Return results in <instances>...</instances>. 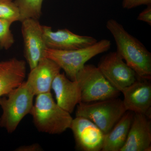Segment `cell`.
I'll use <instances>...</instances> for the list:
<instances>
[{"mask_svg":"<svg viewBox=\"0 0 151 151\" xmlns=\"http://www.w3.org/2000/svg\"><path fill=\"white\" fill-rule=\"evenodd\" d=\"M51 89L55 94L58 105L70 114L81 102V92L77 81L70 80L64 73H60L56 76Z\"/></svg>","mask_w":151,"mask_h":151,"instance_id":"obj_14","label":"cell"},{"mask_svg":"<svg viewBox=\"0 0 151 151\" xmlns=\"http://www.w3.org/2000/svg\"><path fill=\"white\" fill-rule=\"evenodd\" d=\"M151 4V0H123L122 6L124 9H130L143 5L148 6Z\"/></svg>","mask_w":151,"mask_h":151,"instance_id":"obj_20","label":"cell"},{"mask_svg":"<svg viewBox=\"0 0 151 151\" xmlns=\"http://www.w3.org/2000/svg\"><path fill=\"white\" fill-rule=\"evenodd\" d=\"M61 69L56 63L44 57L30 70L25 81L27 86L35 96L50 92L52 82Z\"/></svg>","mask_w":151,"mask_h":151,"instance_id":"obj_12","label":"cell"},{"mask_svg":"<svg viewBox=\"0 0 151 151\" xmlns=\"http://www.w3.org/2000/svg\"><path fill=\"white\" fill-rule=\"evenodd\" d=\"M1 49H2L1 47V46H0V50H1Z\"/></svg>","mask_w":151,"mask_h":151,"instance_id":"obj_23","label":"cell"},{"mask_svg":"<svg viewBox=\"0 0 151 151\" xmlns=\"http://www.w3.org/2000/svg\"><path fill=\"white\" fill-rule=\"evenodd\" d=\"M19 10L13 0H0V19L7 20L12 24L20 21Z\"/></svg>","mask_w":151,"mask_h":151,"instance_id":"obj_18","label":"cell"},{"mask_svg":"<svg viewBox=\"0 0 151 151\" xmlns=\"http://www.w3.org/2000/svg\"><path fill=\"white\" fill-rule=\"evenodd\" d=\"M137 19L138 20L145 22L150 26L151 25V5H148L147 9H145L139 14Z\"/></svg>","mask_w":151,"mask_h":151,"instance_id":"obj_21","label":"cell"},{"mask_svg":"<svg viewBox=\"0 0 151 151\" xmlns=\"http://www.w3.org/2000/svg\"><path fill=\"white\" fill-rule=\"evenodd\" d=\"M70 129L73 132L76 146L80 150H102L105 134L97 125L89 119L76 116L73 119Z\"/></svg>","mask_w":151,"mask_h":151,"instance_id":"obj_9","label":"cell"},{"mask_svg":"<svg viewBox=\"0 0 151 151\" xmlns=\"http://www.w3.org/2000/svg\"><path fill=\"white\" fill-rule=\"evenodd\" d=\"M150 80L138 78L122 89L123 101L127 111L144 114L151 119V84Z\"/></svg>","mask_w":151,"mask_h":151,"instance_id":"obj_11","label":"cell"},{"mask_svg":"<svg viewBox=\"0 0 151 151\" xmlns=\"http://www.w3.org/2000/svg\"><path fill=\"white\" fill-rule=\"evenodd\" d=\"M97 67L109 83L120 92L138 78L135 71L116 51L102 57Z\"/></svg>","mask_w":151,"mask_h":151,"instance_id":"obj_7","label":"cell"},{"mask_svg":"<svg viewBox=\"0 0 151 151\" xmlns=\"http://www.w3.org/2000/svg\"><path fill=\"white\" fill-rule=\"evenodd\" d=\"M21 22L24 56L31 70L44 57L47 47L44 38L42 25L38 19L29 18Z\"/></svg>","mask_w":151,"mask_h":151,"instance_id":"obj_8","label":"cell"},{"mask_svg":"<svg viewBox=\"0 0 151 151\" xmlns=\"http://www.w3.org/2000/svg\"><path fill=\"white\" fill-rule=\"evenodd\" d=\"M106 26L115 40L116 52L127 65L135 71L138 78L150 80L151 52L117 21L110 19Z\"/></svg>","mask_w":151,"mask_h":151,"instance_id":"obj_1","label":"cell"},{"mask_svg":"<svg viewBox=\"0 0 151 151\" xmlns=\"http://www.w3.org/2000/svg\"><path fill=\"white\" fill-rule=\"evenodd\" d=\"M151 150L150 119L134 113L127 141L121 151H150Z\"/></svg>","mask_w":151,"mask_h":151,"instance_id":"obj_13","label":"cell"},{"mask_svg":"<svg viewBox=\"0 0 151 151\" xmlns=\"http://www.w3.org/2000/svg\"><path fill=\"white\" fill-rule=\"evenodd\" d=\"M26 63L15 58L0 62V99L24 81Z\"/></svg>","mask_w":151,"mask_h":151,"instance_id":"obj_15","label":"cell"},{"mask_svg":"<svg viewBox=\"0 0 151 151\" xmlns=\"http://www.w3.org/2000/svg\"><path fill=\"white\" fill-rule=\"evenodd\" d=\"M12 24L4 19H0V46L7 50L14 43V38L10 27Z\"/></svg>","mask_w":151,"mask_h":151,"instance_id":"obj_19","label":"cell"},{"mask_svg":"<svg viewBox=\"0 0 151 151\" xmlns=\"http://www.w3.org/2000/svg\"><path fill=\"white\" fill-rule=\"evenodd\" d=\"M111 41L103 39L86 47L62 50L47 48L44 57L56 63L65 75L72 81H75L76 75L89 60L97 55L108 51L111 48Z\"/></svg>","mask_w":151,"mask_h":151,"instance_id":"obj_3","label":"cell"},{"mask_svg":"<svg viewBox=\"0 0 151 151\" xmlns=\"http://www.w3.org/2000/svg\"><path fill=\"white\" fill-rule=\"evenodd\" d=\"M42 150L41 146L38 144H33L27 146H22L19 147L15 150L17 151H37Z\"/></svg>","mask_w":151,"mask_h":151,"instance_id":"obj_22","label":"cell"},{"mask_svg":"<svg viewBox=\"0 0 151 151\" xmlns=\"http://www.w3.org/2000/svg\"><path fill=\"white\" fill-rule=\"evenodd\" d=\"M14 1L19 10V22L29 18L39 19L40 17L43 0H15Z\"/></svg>","mask_w":151,"mask_h":151,"instance_id":"obj_17","label":"cell"},{"mask_svg":"<svg viewBox=\"0 0 151 151\" xmlns=\"http://www.w3.org/2000/svg\"><path fill=\"white\" fill-rule=\"evenodd\" d=\"M30 114L38 131L50 134H59L70 129L73 119L55 102L50 92L36 95Z\"/></svg>","mask_w":151,"mask_h":151,"instance_id":"obj_2","label":"cell"},{"mask_svg":"<svg viewBox=\"0 0 151 151\" xmlns=\"http://www.w3.org/2000/svg\"><path fill=\"white\" fill-rule=\"evenodd\" d=\"M35 95L28 88L25 81L0 99L3 113L0 127L9 133L15 132L23 119L30 114L33 106Z\"/></svg>","mask_w":151,"mask_h":151,"instance_id":"obj_4","label":"cell"},{"mask_svg":"<svg viewBox=\"0 0 151 151\" xmlns=\"http://www.w3.org/2000/svg\"><path fill=\"white\" fill-rule=\"evenodd\" d=\"M127 111L123 100L116 97L91 103H80L77 105L76 116L89 119L106 134Z\"/></svg>","mask_w":151,"mask_h":151,"instance_id":"obj_5","label":"cell"},{"mask_svg":"<svg viewBox=\"0 0 151 151\" xmlns=\"http://www.w3.org/2000/svg\"><path fill=\"white\" fill-rule=\"evenodd\" d=\"M134 113L127 111L113 129L105 134L103 151H121L127 141Z\"/></svg>","mask_w":151,"mask_h":151,"instance_id":"obj_16","label":"cell"},{"mask_svg":"<svg viewBox=\"0 0 151 151\" xmlns=\"http://www.w3.org/2000/svg\"><path fill=\"white\" fill-rule=\"evenodd\" d=\"M45 42L47 48L72 50L86 47L96 43L97 40L89 36L76 34L67 29L52 30L51 27L42 25Z\"/></svg>","mask_w":151,"mask_h":151,"instance_id":"obj_10","label":"cell"},{"mask_svg":"<svg viewBox=\"0 0 151 151\" xmlns=\"http://www.w3.org/2000/svg\"><path fill=\"white\" fill-rule=\"evenodd\" d=\"M75 81L81 92V103H88L118 97L120 92L106 79L98 67L85 64L78 71Z\"/></svg>","mask_w":151,"mask_h":151,"instance_id":"obj_6","label":"cell"}]
</instances>
